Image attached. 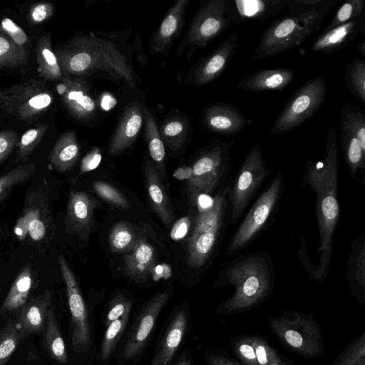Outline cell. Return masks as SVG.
Returning <instances> with one entry per match:
<instances>
[{
	"mask_svg": "<svg viewBox=\"0 0 365 365\" xmlns=\"http://www.w3.org/2000/svg\"><path fill=\"white\" fill-rule=\"evenodd\" d=\"M0 27L14 44L26 48L29 38L26 32L18 24L9 18H4L1 22Z\"/></svg>",
	"mask_w": 365,
	"mask_h": 365,
	"instance_id": "obj_49",
	"label": "cell"
},
{
	"mask_svg": "<svg viewBox=\"0 0 365 365\" xmlns=\"http://www.w3.org/2000/svg\"><path fill=\"white\" fill-rule=\"evenodd\" d=\"M28 51L14 44L9 38L0 34V70L23 66L28 58Z\"/></svg>",
	"mask_w": 365,
	"mask_h": 365,
	"instance_id": "obj_39",
	"label": "cell"
},
{
	"mask_svg": "<svg viewBox=\"0 0 365 365\" xmlns=\"http://www.w3.org/2000/svg\"><path fill=\"white\" fill-rule=\"evenodd\" d=\"M230 146L226 141L214 140L191 167L187 180L192 203L198 195H209L220 185L230 168Z\"/></svg>",
	"mask_w": 365,
	"mask_h": 365,
	"instance_id": "obj_9",
	"label": "cell"
},
{
	"mask_svg": "<svg viewBox=\"0 0 365 365\" xmlns=\"http://www.w3.org/2000/svg\"><path fill=\"white\" fill-rule=\"evenodd\" d=\"M190 128L189 120L185 116L177 114L164 120L158 130L164 145L173 150H177L185 143Z\"/></svg>",
	"mask_w": 365,
	"mask_h": 365,
	"instance_id": "obj_34",
	"label": "cell"
},
{
	"mask_svg": "<svg viewBox=\"0 0 365 365\" xmlns=\"http://www.w3.org/2000/svg\"><path fill=\"white\" fill-rule=\"evenodd\" d=\"M354 365H365V359L359 361L358 363H356Z\"/></svg>",
	"mask_w": 365,
	"mask_h": 365,
	"instance_id": "obj_59",
	"label": "cell"
},
{
	"mask_svg": "<svg viewBox=\"0 0 365 365\" xmlns=\"http://www.w3.org/2000/svg\"><path fill=\"white\" fill-rule=\"evenodd\" d=\"M339 159L335 130L330 128L326 136V150L322 162L309 160L302 176V185L308 186L316 194V213L319 234L317 266L305 269L312 279L324 282L331 265L333 239L339 218L338 202Z\"/></svg>",
	"mask_w": 365,
	"mask_h": 365,
	"instance_id": "obj_1",
	"label": "cell"
},
{
	"mask_svg": "<svg viewBox=\"0 0 365 365\" xmlns=\"http://www.w3.org/2000/svg\"><path fill=\"white\" fill-rule=\"evenodd\" d=\"M18 139V134L13 130L0 132V164L12 153Z\"/></svg>",
	"mask_w": 365,
	"mask_h": 365,
	"instance_id": "obj_51",
	"label": "cell"
},
{
	"mask_svg": "<svg viewBox=\"0 0 365 365\" xmlns=\"http://www.w3.org/2000/svg\"><path fill=\"white\" fill-rule=\"evenodd\" d=\"M232 23L264 21L277 16L287 6L288 0H227Z\"/></svg>",
	"mask_w": 365,
	"mask_h": 365,
	"instance_id": "obj_20",
	"label": "cell"
},
{
	"mask_svg": "<svg viewBox=\"0 0 365 365\" xmlns=\"http://www.w3.org/2000/svg\"><path fill=\"white\" fill-rule=\"evenodd\" d=\"M9 102V96L5 90H0V109L6 110Z\"/></svg>",
	"mask_w": 365,
	"mask_h": 365,
	"instance_id": "obj_56",
	"label": "cell"
},
{
	"mask_svg": "<svg viewBox=\"0 0 365 365\" xmlns=\"http://www.w3.org/2000/svg\"><path fill=\"white\" fill-rule=\"evenodd\" d=\"M192 175V169L191 167H180L178 168L174 173H173V177L175 178L178 180H188Z\"/></svg>",
	"mask_w": 365,
	"mask_h": 365,
	"instance_id": "obj_55",
	"label": "cell"
},
{
	"mask_svg": "<svg viewBox=\"0 0 365 365\" xmlns=\"http://www.w3.org/2000/svg\"><path fill=\"white\" fill-rule=\"evenodd\" d=\"M101 161V150L98 148L95 147L81 160L80 165V174H84L95 170L99 165Z\"/></svg>",
	"mask_w": 365,
	"mask_h": 365,
	"instance_id": "obj_52",
	"label": "cell"
},
{
	"mask_svg": "<svg viewBox=\"0 0 365 365\" xmlns=\"http://www.w3.org/2000/svg\"><path fill=\"white\" fill-rule=\"evenodd\" d=\"M57 91L62 104L73 118L86 122L94 118L97 104L84 79L63 76L57 85Z\"/></svg>",
	"mask_w": 365,
	"mask_h": 365,
	"instance_id": "obj_16",
	"label": "cell"
},
{
	"mask_svg": "<svg viewBox=\"0 0 365 365\" xmlns=\"http://www.w3.org/2000/svg\"><path fill=\"white\" fill-rule=\"evenodd\" d=\"M365 359V336L362 334L331 365H354Z\"/></svg>",
	"mask_w": 365,
	"mask_h": 365,
	"instance_id": "obj_45",
	"label": "cell"
},
{
	"mask_svg": "<svg viewBox=\"0 0 365 365\" xmlns=\"http://www.w3.org/2000/svg\"><path fill=\"white\" fill-rule=\"evenodd\" d=\"M207 361L208 365H240L230 358L215 353L207 354Z\"/></svg>",
	"mask_w": 365,
	"mask_h": 365,
	"instance_id": "obj_54",
	"label": "cell"
},
{
	"mask_svg": "<svg viewBox=\"0 0 365 365\" xmlns=\"http://www.w3.org/2000/svg\"><path fill=\"white\" fill-rule=\"evenodd\" d=\"M346 279L352 294L364 301L365 294V237H356L351 245L347 260Z\"/></svg>",
	"mask_w": 365,
	"mask_h": 365,
	"instance_id": "obj_27",
	"label": "cell"
},
{
	"mask_svg": "<svg viewBox=\"0 0 365 365\" xmlns=\"http://www.w3.org/2000/svg\"><path fill=\"white\" fill-rule=\"evenodd\" d=\"M130 312H126L123 316L107 326L101 347V359L102 361H106L108 360L114 351L118 341L124 332L129 319Z\"/></svg>",
	"mask_w": 365,
	"mask_h": 365,
	"instance_id": "obj_41",
	"label": "cell"
},
{
	"mask_svg": "<svg viewBox=\"0 0 365 365\" xmlns=\"http://www.w3.org/2000/svg\"><path fill=\"white\" fill-rule=\"evenodd\" d=\"M23 340L16 319H9L0 328V365H5Z\"/></svg>",
	"mask_w": 365,
	"mask_h": 365,
	"instance_id": "obj_38",
	"label": "cell"
},
{
	"mask_svg": "<svg viewBox=\"0 0 365 365\" xmlns=\"http://www.w3.org/2000/svg\"><path fill=\"white\" fill-rule=\"evenodd\" d=\"M145 137L150 155L160 178L164 177L165 170V145L159 133L155 118L144 108Z\"/></svg>",
	"mask_w": 365,
	"mask_h": 365,
	"instance_id": "obj_35",
	"label": "cell"
},
{
	"mask_svg": "<svg viewBox=\"0 0 365 365\" xmlns=\"http://www.w3.org/2000/svg\"><path fill=\"white\" fill-rule=\"evenodd\" d=\"M139 240L133 228L125 222L115 224L108 237L110 251L118 253L130 252Z\"/></svg>",
	"mask_w": 365,
	"mask_h": 365,
	"instance_id": "obj_36",
	"label": "cell"
},
{
	"mask_svg": "<svg viewBox=\"0 0 365 365\" xmlns=\"http://www.w3.org/2000/svg\"><path fill=\"white\" fill-rule=\"evenodd\" d=\"M191 222L189 217H184L178 220L173 226L170 237L174 240L182 239L190 228Z\"/></svg>",
	"mask_w": 365,
	"mask_h": 365,
	"instance_id": "obj_53",
	"label": "cell"
},
{
	"mask_svg": "<svg viewBox=\"0 0 365 365\" xmlns=\"http://www.w3.org/2000/svg\"><path fill=\"white\" fill-rule=\"evenodd\" d=\"M33 282L32 268L25 265L14 280L7 295L4 299L0 315L18 312L28 301Z\"/></svg>",
	"mask_w": 365,
	"mask_h": 365,
	"instance_id": "obj_30",
	"label": "cell"
},
{
	"mask_svg": "<svg viewBox=\"0 0 365 365\" xmlns=\"http://www.w3.org/2000/svg\"><path fill=\"white\" fill-rule=\"evenodd\" d=\"M327 91V81L322 76H318L301 85L290 96L273 123L271 134L287 133L309 119L324 103Z\"/></svg>",
	"mask_w": 365,
	"mask_h": 365,
	"instance_id": "obj_8",
	"label": "cell"
},
{
	"mask_svg": "<svg viewBox=\"0 0 365 365\" xmlns=\"http://www.w3.org/2000/svg\"><path fill=\"white\" fill-rule=\"evenodd\" d=\"M58 264L66 287L71 314V346L75 354H83L91 345L87 309L75 275L63 255L59 256Z\"/></svg>",
	"mask_w": 365,
	"mask_h": 365,
	"instance_id": "obj_14",
	"label": "cell"
},
{
	"mask_svg": "<svg viewBox=\"0 0 365 365\" xmlns=\"http://www.w3.org/2000/svg\"><path fill=\"white\" fill-rule=\"evenodd\" d=\"M340 0H288L289 12L264 31L252 58H269L301 45L318 31L331 8Z\"/></svg>",
	"mask_w": 365,
	"mask_h": 365,
	"instance_id": "obj_4",
	"label": "cell"
},
{
	"mask_svg": "<svg viewBox=\"0 0 365 365\" xmlns=\"http://www.w3.org/2000/svg\"><path fill=\"white\" fill-rule=\"evenodd\" d=\"M269 365H285V364L282 361L280 363L272 364H269Z\"/></svg>",
	"mask_w": 365,
	"mask_h": 365,
	"instance_id": "obj_61",
	"label": "cell"
},
{
	"mask_svg": "<svg viewBox=\"0 0 365 365\" xmlns=\"http://www.w3.org/2000/svg\"><path fill=\"white\" fill-rule=\"evenodd\" d=\"M233 177L212 198L211 205L198 211L194 227L187 241V260L190 267L200 269L211 258L230 222L229 193Z\"/></svg>",
	"mask_w": 365,
	"mask_h": 365,
	"instance_id": "obj_5",
	"label": "cell"
},
{
	"mask_svg": "<svg viewBox=\"0 0 365 365\" xmlns=\"http://www.w3.org/2000/svg\"><path fill=\"white\" fill-rule=\"evenodd\" d=\"M272 331L287 348L307 357L323 352L320 328L312 317L298 311H284L281 316L268 318Z\"/></svg>",
	"mask_w": 365,
	"mask_h": 365,
	"instance_id": "obj_6",
	"label": "cell"
},
{
	"mask_svg": "<svg viewBox=\"0 0 365 365\" xmlns=\"http://www.w3.org/2000/svg\"><path fill=\"white\" fill-rule=\"evenodd\" d=\"M92 187L99 197L108 202L124 210L130 208V205L124 195L113 185L97 180L93 183Z\"/></svg>",
	"mask_w": 365,
	"mask_h": 365,
	"instance_id": "obj_44",
	"label": "cell"
},
{
	"mask_svg": "<svg viewBox=\"0 0 365 365\" xmlns=\"http://www.w3.org/2000/svg\"><path fill=\"white\" fill-rule=\"evenodd\" d=\"M63 76L77 78L105 74L115 83L136 88L137 76L120 46L103 34H82L73 38L56 53Z\"/></svg>",
	"mask_w": 365,
	"mask_h": 365,
	"instance_id": "obj_2",
	"label": "cell"
},
{
	"mask_svg": "<svg viewBox=\"0 0 365 365\" xmlns=\"http://www.w3.org/2000/svg\"><path fill=\"white\" fill-rule=\"evenodd\" d=\"M176 365H192L191 359L185 354H183L178 361Z\"/></svg>",
	"mask_w": 365,
	"mask_h": 365,
	"instance_id": "obj_57",
	"label": "cell"
},
{
	"mask_svg": "<svg viewBox=\"0 0 365 365\" xmlns=\"http://www.w3.org/2000/svg\"><path fill=\"white\" fill-rule=\"evenodd\" d=\"M231 23L227 0L201 2L178 48V56H180L185 48H187V56H192L197 49L220 36Z\"/></svg>",
	"mask_w": 365,
	"mask_h": 365,
	"instance_id": "obj_11",
	"label": "cell"
},
{
	"mask_svg": "<svg viewBox=\"0 0 365 365\" xmlns=\"http://www.w3.org/2000/svg\"><path fill=\"white\" fill-rule=\"evenodd\" d=\"M53 14V6L49 2L42 1L31 6L28 19L31 24H38L47 20Z\"/></svg>",
	"mask_w": 365,
	"mask_h": 365,
	"instance_id": "obj_50",
	"label": "cell"
},
{
	"mask_svg": "<svg viewBox=\"0 0 365 365\" xmlns=\"http://www.w3.org/2000/svg\"><path fill=\"white\" fill-rule=\"evenodd\" d=\"M150 365H158V361L156 360L155 358L153 359Z\"/></svg>",
	"mask_w": 365,
	"mask_h": 365,
	"instance_id": "obj_60",
	"label": "cell"
},
{
	"mask_svg": "<svg viewBox=\"0 0 365 365\" xmlns=\"http://www.w3.org/2000/svg\"><path fill=\"white\" fill-rule=\"evenodd\" d=\"M363 16H365V0L344 1L323 31L330 30Z\"/></svg>",
	"mask_w": 365,
	"mask_h": 365,
	"instance_id": "obj_42",
	"label": "cell"
},
{
	"mask_svg": "<svg viewBox=\"0 0 365 365\" xmlns=\"http://www.w3.org/2000/svg\"><path fill=\"white\" fill-rule=\"evenodd\" d=\"M0 294H1V289H0Z\"/></svg>",
	"mask_w": 365,
	"mask_h": 365,
	"instance_id": "obj_62",
	"label": "cell"
},
{
	"mask_svg": "<svg viewBox=\"0 0 365 365\" xmlns=\"http://www.w3.org/2000/svg\"><path fill=\"white\" fill-rule=\"evenodd\" d=\"M170 298L166 289L157 294L146 304L133 324L125 341L123 359L130 361L143 351L157 321V318Z\"/></svg>",
	"mask_w": 365,
	"mask_h": 365,
	"instance_id": "obj_15",
	"label": "cell"
},
{
	"mask_svg": "<svg viewBox=\"0 0 365 365\" xmlns=\"http://www.w3.org/2000/svg\"><path fill=\"white\" fill-rule=\"evenodd\" d=\"M34 163L20 165L0 176V202L11 192L14 187L26 182L35 173Z\"/></svg>",
	"mask_w": 365,
	"mask_h": 365,
	"instance_id": "obj_40",
	"label": "cell"
},
{
	"mask_svg": "<svg viewBox=\"0 0 365 365\" xmlns=\"http://www.w3.org/2000/svg\"><path fill=\"white\" fill-rule=\"evenodd\" d=\"M51 302V294L46 290L28 300L17 312L16 321L23 339L43 331Z\"/></svg>",
	"mask_w": 365,
	"mask_h": 365,
	"instance_id": "obj_24",
	"label": "cell"
},
{
	"mask_svg": "<svg viewBox=\"0 0 365 365\" xmlns=\"http://www.w3.org/2000/svg\"><path fill=\"white\" fill-rule=\"evenodd\" d=\"M157 259L155 249L143 239L126 254L123 262L125 275L137 283L144 282L154 269Z\"/></svg>",
	"mask_w": 365,
	"mask_h": 365,
	"instance_id": "obj_25",
	"label": "cell"
},
{
	"mask_svg": "<svg viewBox=\"0 0 365 365\" xmlns=\"http://www.w3.org/2000/svg\"><path fill=\"white\" fill-rule=\"evenodd\" d=\"M293 78L294 73L291 69H263L241 79L237 87L247 92L281 91L285 88Z\"/></svg>",
	"mask_w": 365,
	"mask_h": 365,
	"instance_id": "obj_26",
	"label": "cell"
},
{
	"mask_svg": "<svg viewBox=\"0 0 365 365\" xmlns=\"http://www.w3.org/2000/svg\"><path fill=\"white\" fill-rule=\"evenodd\" d=\"M52 231V219L47 196L41 189L28 192L23 210L14 232L21 242H46Z\"/></svg>",
	"mask_w": 365,
	"mask_h": 365,
	"instance_id": "obj_12",
	"label": "cell"
},
{
	"mask_svg": "<svg viewBox=\"0 0 365 365\" xmlns=\"http://www.w3.org/2000/svg\"><path fill=\"white\" fill-rule=\"evenodd\" d=\"M190 0H178L168 11L165 17L150 39V53L166 55L173 41L182 30L185 14Z\"/></svg>",
	"mask_w": 365,
	"mask_h": 365,
	"instance_id": "obj_22",
	"label": "cell"
},
{
	"mask_svg": "<svg viewBox=\"0 0 365 365\" xmlns=\"http://www.w3.org/2000/svg\"><path fill=\"white\" fill-rule=\"evenodd\" d=\"M237 33H231L208 56L202 58L192 69L189 84L204 86L215 81L227 68L239 43Z\"/></svg>",
	"mask_w": 365,
	"mask_h": 365,
	"instance_id": "obj_17",
	"label": "cell"
},
{
	"mask_svg": "<svg viewBox=\"0 0 365 365\" xmlns=\"http://www.w3.org/2000/svg\"><path fill=\"white\" fill-rule=\"evenodd\" d=\"M146 187L153 210L166 227L173 221V210L168 197L163 189L159 173L150 160L145 165Z\"/></svg>",
	"mask_w": 365,
	"mask_h": 365,
	"instance_id": "obj_28",
	"label": "cell"
},
{
	"mask_svg": "<svg viewBox=\"0 0 365 365\" xmlns=\"http://www.w3.org/2000/svg\"><path fill=\"white\" fill-rule=\"evenodd\" d=\"M274 278L273 262L267 252L237 257L222 270L215 283L217 287L233 286L235 289L216 312L231 314L256 306L272 292Z\"/></svg>",
	"mask_w": 365,
	"mask_h": 365,
	"instance_id": "obj_3",
	"label": "cell"
},
{
	"mask_svg": "<svg viewBox=\"0 0 365 365\" xmlns=\"http://www.w3.org/2000/svg\"><path fill=\"white\" fill-rule=\"evenodd\" d=\"M359 51L363 55L365 56V41H363L361 43H358L356 46Z\"/></svg>",
	"mask_w": 365,
	"mask_h": 365,
	"instance_id": "obj_58",
	"label": "cell"
},
{
	"mask_svg": "<svg viewBox=\"0 0 365 365\" xmlns=\"http://www.w3.org/2000/svg\"><path fill=\"white\" fill-rule=\"evenodd\" d=\"M187 325V313L184 310L178 311L173 317L154 357L158 365H168L170 363L181 344Z\"/></svg>",
	"mask_w": 365,
	"mask_h": 365,
	"instance_id": "obj_29",
	"label": "cell"
},
{
	"mask_svg": "<svg viewBox=\"0 0 365 365\" xmlns=\"http://www.w3.org/2000/svg\"><path fill=\"white\" fill-rule=\"evenodd\" d=\"M284 187L282 173H278L249 210L227 247L232 255L255 241L274 214Z\"/></svg>",
	"mask_w": 365,
	"mask_h": 365,
	"instance_id": "obj_7",
	"label": "cell"
},
{
	"mask_svg": "<svg viewBox=\"0 0 365 365\" xmlns=\"http://www.w3.org/2000/svg\"><path fill=\"white\" fill-rule=\"evenodd\" d=\"M36 61L39 75L47 81H60L63 75L55 53L52 50L51 35L45 34L36 44Z\"/></svg>",
	"mask_w": 365,
	"mask_h": 365,
	"instance_id": "obj_32",
	"label": "cell"
},
{
	"mask_svg": "<svg viewBox=\"0 0 365 365\" xmlns=\"http://www.w3.org/2000/svg\"><path fill=\"white\" fill-rule=\"evenodd\" d=\"M80 154V145L73 130L63 133L54 144L49 155L53 167L59 172H66L76 164Z\"/></svg>",
	"mask_w": 365,
	"mask_h": 365,
	"instance_id": "obj_31",
	"label": "cell"
},
{
	"mask_svg": "<svg viewBox=\"0 0 365 365\" xmlns=\"http://www.w3.org/2000/svg\"><path fill=\"white\" fill-rule=\"evenodd\" d=\"M97 201L83 191L70 192L66 215V230L81 238L87 237L93 222Z\"/></svg>",
	"mask_w": 365,
	"mask_h": 365,
	"instance_id": "obj_21",
	"label": "cell"
},
{
	"mask_svg": "<svg viewBox=\"0 0 365 365\" xmlns=\"http://www.w3.org/2000/svg\"><path fill=\"white\" fill-rule=\"evenodd\" d=\"M43 332V344L49 356L60 364H66L67 351L53 307L48 312Z\"/></svg>",
	"mask_w": 365,
	"mask_h": 365,
	"instance_id": "obj_33",
	"label": "cell"
},
{
	"mask_svg": "<svg viewBox=\"0 0 365 365\" xmlns=\"http://www.w3.org/2000/svg\"><path fill=\"white\" fill-rule=\"evenodd\" d=\"M232 349L237 356L245 365H257L252 336L242 337L232 341Z\"/></svg>",
	"mask_w": 365,
	"mask_h": 365,
	"instance_id": "obj_47",
	"label": "cell"
},
{
	"mask_svg": "<svg viewBox=\"0 0 365 365\" xmlns=\"http://www.w3.org/2000/svg\"><path fill=\"white\" fill-rule=\"evenodd\" d=\"M132 302L123 294L117 295L110 304L105 319V325L119 319L131 309Z\"/></svg>",
	"mask_w": 365,
	"mask_h": 365,
	"instance_id": "obj_48",
	"label": "cell"
},
{
	"mask_svg": "<svg viewBox=\"0 0 365 365\" xmlns=\"http://www.w3.org/2000/svg\"><path fill=\"white\" fill-rule=\"evenodd\" d=\"M252 343L257 365H269L282 361L274 349L262 339L252 336Z\"/></svg>",
	"mask_w": 365,
	"mask_h": 365,
	"instance_id": "obj_46",
	"label": "cell"
},
{
	"mask_svg": "<svg viewBox=\"0 0 365 365\" xmlns=\"http://www.w3.org/2000/svg\"><path fill=\"white\" fill-rule=\"evenodd\" d=\"M144 118V108L139 103L127 105L110 138L108 154L118 155L128 148L135 140Z\"/></svg>",
	"mask_w": 365,
	"mask_h": 365,
	"instance_id": "obj_19",
	"label": "cell"
},
{
	"mask_svg": "<svg viewBox=\"0 0 365 365\" xmlns=\"http://www.w3.org/2000/svg\"><path fill=\"white\" fill-rule=\"evenodd\" d=\"M202 123L210 133L233 136L252 123L241 110L230 103H215L205 108Z\"/></svg>",
	"mask_w": 365,
	"mask_h": 365,
	"instance_id": "obj_18",
	"label": "cell"
},
{
	"mask_svg": "<svg viewBox=\"0 0 365 365\" xmlns=\"http://www.w3.org/2000/svg\"><path fill=\"white\" fill-rule=\"evenodd\" d=\"M9 102L5 110L16 118L31 123L53 103L52 92L43 82L30 80L6 88Z\"/></svg>",
	"mask_w": 365,
	"mask_h": 365,
	"instance_id": "obj_13",
	"label": "cell"
},
{
	"mask_svg": "<svg viewBox=\"0 0 365 365\" xmlns=\"http://www.w3.org/2000/svg\"><path fill=\"white\" fill-rule=\"evenodd\" d=\"M269 175L262 150L256 144L245 156L230 190V222L232 225L237 223Z\"/></svg>",
	"mask_w": 365,
	"mask_h": 365,
	"instance_id": "obj_10",
	"label": "cell"
},
{
	"mask_svg": "<svg viewBox=\"0 0 365 365\" xmlns=\"http://www.w3.org/2000/svg\"><path fill=\"white\" fill-rule=\"evenodd\" d=\"M360 33L365 34V16L322 31L315 38L311 51L328 55L346 46Z\"/></svg>",
	"mask_w": 365,
	"mask_h": 365,
	"instance_id": "obj_23",
	"label": "cell"
},
{
	"mask_svg": "<svg viewBox=\"0 0 365 365\" xmlns=\"http://www.w3.org/2000/svg\"><path fill=\"white\" fill-rule=\"evenodd\" d=\"M48 129L47 124H41L27 130L18 140L17 161L25 160L39 144Z\"/></svg>",
	"mask_w": 365,
	"mask_h": 365,
	"instance_id": "obj_43",
	"label": "cell"
},
{
	"mask_svg": "<svg viewBox=\"0 0 365 365\" xmlns=\"http://www.w3.org/2000/svg\"><path fill=\"white\" fill-rule=\"evenodd\" d=\"M346 86L350 93L365 105V61L356 58L346 67L344 74Z\"/></svg>",
	"mask_w": 365,
	"mask_h": 365,
	"instance_id": "obj_37",
	"label": "cell"
}]
</instances>
